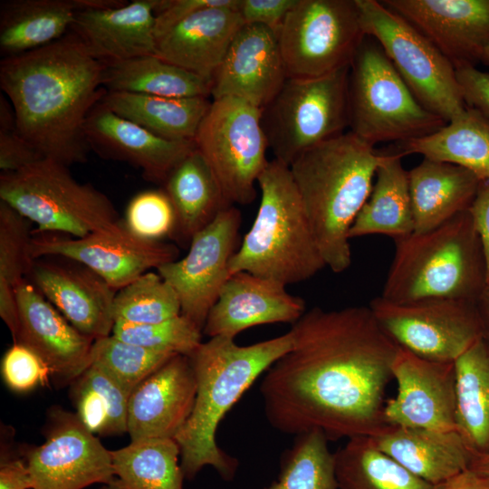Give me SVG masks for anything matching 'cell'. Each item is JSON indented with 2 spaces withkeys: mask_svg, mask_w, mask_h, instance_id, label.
Returning <instances> with one entry per match:
<instances>
[{
  "mask_svg": "<svg viewBox=\"0 0 489 489\" xmlns=\"http://www.w3.org/2000/svg\"><path fill=\"white\" fill-rule=\"evenodd\" d=\"M292 345L264 373V411L287 435L319 429L329 440L373 436L398 346L369 306L313 307L293 324Z\"/></svg>",
  "mask_w": 489,
  "mask_h": 489,
  "instance_id": "cell-1",
  "label": "cell"
},
{
  "mask_svg": "<svg viewBox=\"0 0 489 489\" xmlns=\"http://www.w3.org/2000/svg\"><path fill=\"white\" fill-rule=\"evenodd\" d=\"M104 67L72 31L1 60L0 87L13 106L17 129L44 158L67 167L87 161L84 124L107 92Z\"/></svg>",
  "mask_w": 489,
  "mask_h": 489,
  "instance_id": "cell-2",
  "label": "cell"
},
{
  "mask_svg": "<svg viewBox=\"0 0 489 489\" xmlns=\"http://www.w3.org/2000/svg\"><path fill=\"white\" fill-rule=\"evenodd\" d=\"M292 345L291 331L247 346L236 344L233 338L216 336L187 356L197 379V397L190 417L175 437L185 479L193 480L206 465L215 468L222 479H234L239 463L217 445L218 425L256 379Z\"/></svg>",
  "mask_w": 489,
  "mask_h": 489,
  "instance_id": "cell-3",
  "label": "cell"
},
{
  "mask_svg": "<svg viewBox=\"0 0 489 489\" xmlns=\"http://www.w3.org/2000/svg\"><path fill=\"white\" fill-rule=\"evenodd\" d=\"M382 158L348 131L309 148L289 166L321 254L334 273L351 264L349 232Z\"/></svg>",
  "mask_w": 489,
  "mask_h": 489,
  "instance_id": "cell-4",
  "label": "cell"
},
{
  "mask_svg": "<svg viewBox=\"0 0 489 489\" xmlns=\"http://www.w3.org/2000/svg\"><path fill=\"white\" fill-rule=\"evenodd\" d=\"M381 297L393 302L433 298L476 301L487 283L480 237L469 210L432 230L394 240Z\"/></svg>",
  "mask_w": 489,
  "mask_h": 489,
  "instance_id": "cell-5",
  "label": "cell"
},
{
  "mask_svg": "<svg viewBox=\"0 0 489 489\" xmlns=\"http://www.w3.org/2000/svg\"><path fill=\"white\" fill-rule=\"evenodd\" d=\"M256 216L229 264L284 285L306 281L326 266L288 166L273 159L260 175Z\"/></svg>",
  "mask_w": 489,
  "mask_h": 489,
  "instance_id": "cell-6",
  "label": "cell"
},
{
  "mask_svg": "<svg viewBox=\"0 0 489 489\" xmlns=\"http://www.w3.org/2000/svg\"><path fill=\"white\" fill-rule=\"evenodd\" d=\"M349 113L350 131L372 146L420 139L447 123L419 103L370 36L364 38L350 67Z\"/></svg>",
  "mask_w": 489,
  "mask_h": 489,
  "instance_id": "cell-7",
  "label": "cell"
},
{
  "mask_svg": "<svg viewBox=\"0 0 489 489\" xmlns=\"http://www.w3.org/2000/svg\"><path fill=\"white\" fill-rule=\"evenodd\" d=\"M0 200L43 233L84 237L120 220L104 193L77 181L69 167L51 158L1 173Z\"/></svg>",
  "mask_w": 489,
  "mask_h": 489,
  "instance_id": "cell-8",
  "label": "cell"
},
{
  "mask_svg": "<svg viewBox=\"0 0 489 489\" xmlns=\"http://www.w3.org/2000/svg\"><path fill=\"white\" fill-rule=\"evenodd\" d=\"M346 67L315 78L288 77L262 110V126L274 159L290 166L303 151L350 126Z\"/></svg>",
  "mask_w": 489,
  "mask_h": 489,
  "instance_id": "cell-9",
  "label": "cell"
},
{
  "mask_svg": "<svg viewBox=\"0 0 489 489\" xmlns=\"http://www.w3.org/2000/svg\"><path fill=\"white\" fill-rule=\"evenodd\" d=\"M356 2L365 34L379 43L419 103L446 122L459 116L467 106L446 57L381 1Z\"/></svg>",
  "mask_w": 489,
  "mask_h": 489,
  "instance_id": "cell-10",
  "label": "cell"
},
{
  "mask_svg": "<svg viewBox=\"0 0 489 489\" xmlns=\"http://www.w3.org/2000/svg\"><path fill=\"white\" fill-rule=\"evenodd\" d=\"M262 110L233 97L213 100L194 139L225 200L248 205L267 166Z\"/></svg>",
  "mask_w": 489,
  "mask_h": 489,
  "instance_id": "cell-11",
  "label": "cell"
},
{
  "mask_svg": "<svg viewBox=\"0 0 489 489\" xmlns=\"http://www.w3.org/2000/svg\"><path fill=\"white\" fill-rule=\"evenodd\" d=\"M366 36L356 0H297L278 33L287 76L315 78L350 67Z\"/></svg>",
  "mask_w": 489,
  "mask_h": 489,
  "instance_id": "cell-12",
  "label": "cell"
},
{
  "mask_svg": "<svg viewBox=\"0 0 489 489\" xmlns=\"http://www.w3.org/2000/svg\"><path fill=\"white\" fill-rule=\"evenodd\" d=\"M475 302L433 298L399 302L378 296L369 306L399 348L424 359L455 362L483 337Z\"/></svg>",
  "mask_w": 489,
  "mask_h": 489,
  "instance_id": "cell-13",
  "label": "cell"
},
{
  "mask_svg": "<svg viewBox=\"0 0 489 489\" xmlns=\"http://www.w3.org/2000/svg\"><path fill=\"white\" fill-rule=\"evenodd\" d=\"M34 259L60 256L78 262L120 290L140 275L178 259L177 245L132 233L123 219L84 237L34 230Z\"/></svg>",
  "mask_w": 489,
  "mask_h": 489,
  "instance_id": "cell-14",
  "label": "cell"
},
{
  "mask_svg": "<svg viewBox=\"0 0 489 489\" xmlns=\"http://www.w3.org/2000/svg\"><path fill=\"white\" fill-rule=\"evenodd\" d=\"M40 446L22 449L32 489H83L114 480L110 450L80 420L60 407L47 413Z\"/></svg>",
  "mask_w": 489,
  "mask_h": 489,
  "instance_id": "cell-15",
  "label": "cell"
},
{
  "mask_svg": "<svg viewBox=\"0 0 489 489\" xmlns=\"http://www.w3.org/2000/svg\"><path fill=\"white\" fill-rule=\"evenodd\" d=\"M241 212L231 206L190 241L181 259L161 265L157 273L177 292L181 314L204 329L207 315L231 275L229 264L239 247Z\"/></svg>",
  "mask_w": 489,
  "mask_h": 489,
  "instance_id": "cell-16",
  "label": "cell"
},
{
  "mask_svg": "<svg viewBox=\"0 0 489 489\" xmlns=\"http://www.w3.org/2000/svg\"><path fill=\"white\" fill-rule=\"evenodd\" d=\"M391 370L398 391L384 405L386 424L457 430L455 362L424 359L398 348Z\"/></svg>",
  "mask_w": 489,
  "mask_h": 489,
  "instance_id": "cell-17",
  "label": "cell"
},
{
  "mask_svg": "<svg viewBox=\"0 0 489 489\" xmlns=\"http://www.w3.org/2000/svg\"><path fill=\"white\" fill-rule=\"evenodd\" d=\"M42 294L82 334L111 335L117 290L87 266L60 256L34 259L30 273Z\"/></svg>",
  "mask_w": 489,
  "mask_h": 489,
  "instance_id": "cell-18",
  "label": "cell"
},
{
  "mask_svg": "<svg viewBox=\"0 0 489 489\" xmlns=\"http://www.w3.org/2000/svg\"><path fill=\"white\" fill-rule=\"evenodd\" d=\"M15 293L19 330L14 342L36 352L58 386L70 385L91 366L94 340L77 331L28 278Z\"/></svg>",
  "mask_w": 489,
  "mask_h": 489,
  "instance_id": "cell-19",
  "label": "cell"
},
{
  "mask_svg": "<svg viewBox=\"0 0 489 489\" xmlns=\"http://www.w3.org/2000/svg\"><path fill=\"white\" fill-rule=\"evenodd\" d=\"M446 57L454 68L481 62L489 44V0H383Z\"/></svg>",
  "mask_w": 489,
  "mask_h": 489,
  "instance_id": "cell-20",
  "label": "cell"
},
{
  "mask_svg": "<svg viewBox=\"0 0 489 489\" xmlns=\"http://www.w3.org/2000/svg\"><path fill=\"white\" fill-rule=\"evenodd\" d=\"M288 78L277 34L244 24L212 78L211 97H233L263 110Z\"/></svg>",
  "mask_w": 489,
  "mask_h": 489,
  "instance_id": "cell-21",
  "label": "cell"
},
{
  "mask_svg": "<svg viewBox=\"0 0 489 489\" xmlns=\"http://www.w3.org/2000/svg\"><path fill=\"white\" fill-rule=\"evenodd\" d=\"M197 383L189 358L176 354L132 391L127 433L131 441L174 438L193 411Z\"/></svg>",
  "mask_w": 489,
  "mask_h": 489,
  "instance_id": "cell-22",
  "label": "cell"
},
{
  "mask_svg": "<svg viewBox=\"0 0 489 489\" xmlns=\"http://www.w3.org/2000/svg\"><path fill=\"white\" fill-rule=\"evenodd\" d=\"M84 135L90 149L104 158L128 162L144 177L163 184L169 173L197 149L194 140H168L125 120L100 101L89 112Z\"/></svg>",
  "mask_w": 489,
  "mask_h": 489,
  "instance_id": "cell-23",
  "label": "cell"
},
{
  "mask_svg": "<svg viewBox=\"0 0 489 489\" xmlns=\"http://www.w3.org/2000/svg\"><path fill=\"white\" fill-rule=\"evenodd\" d=\"M302 298L286 285L246 272L232 273L210 310L203 332L208 337L233 338L263 324L296 322L305 312Z\"/></svg>",
  "mask_w": 489,
  "mask_h": 489,
  "instance_id": "cell-24",
  "label": "cell"
},
{
  "mask_svg": "<svg viewBox=\"0 0 489 489\" xmlns=\"http://www.w3.org/2000/svg\"><path fill=\"white\" fill-rule=\"evenodd\" d=\"M155 4L134 0L119 7L80 9L71 31L104 64L155 55Z\"/></svg>",
  "mask_w": 489,
  "mask_h": 489,
  "instance_id": "cell-25",
  "label": "cell"
},
{
  "mask_svg": "<svg viewBox=\"0 0 489 489\" xmlns=\"http://www.w3.org/2000/svg\"><path fill=\"white\" fill-rule=\"evenodd\" d=\"M244 24L235 8L201 9L158 36L155 55L212 82Z\"/></svg>",
  "mask_w": 489,
  "mask_h": 489,
  "instance_id": "cell-26",
  "label": "cell"
},
{
  "mask_svg": "<svg viewBox=\"0 0 489 489\" xmlns=\"http://www.w3.org/2000/svg\"><path fill=\"white\" fill-rule=\"evenodd\" d=\"M374 445L429 484H441L469 469L474 455L457 430L385 425L369 436Z\"/></svg>",
  "mask_w": 489,
  "mask_h": 489,
  "instance_id": "cell-27",
  "label": "cell"
},
{
  "mask_svg": "<svg viewBox=\"0 0 489 489\" xmlns=\"http://www.w3.org/2000/svg\"><path fill=\"white\" fill-rule=\"evenodd\" d=\"M408 174L417 233L469 210L482 181L463 167L426 158Z\"/></svg>",
  "mask_w": 489,
  "mask_h": 489,
  "instance_id": "cell-28",
  "label": "cell"
},
{
  "mask_svg": "<svg viewBox=\"0 0 489 489\" xmlns=\"http://www.w3.org/2000/svg\"><path fill=\"white\" fill-rule=\"evenodd\" d=\"M176 216L174 239L190 244L193 236L231 206L202 154L194 149L163 183Z\"/></svg>",
  "mask_w": 489,
  "mask_h": 489,
  "instance_id": "cell-29",
  "label": "cell"
},
{
  "mask_svg": "<svg viewBox=\"0 0 489 489\" xmlns=\"http://www.w3.org/2000/svg\"><path fill=\"white\" fill-rule=\"evenodd\" d=\"M398 151L384 154L370 195L354 220L350 239L384 235L398 239L415 231L408 174Z\"/></svg>",
  "mask_w": 489,
  "mask_h": 489,
  "instance_id": "cell-30",
  "label": "cell"
},
{
  "mask_svg": "<svg viewBox=\"0 0 489 489\" xmlns=\"http://www.w3.org/2000/svg\"><path fill=\"white\" fill-rule=\"evenodd\" d=\"M78 6L75 0H9L0 5L3 58L31 52L66 35Z\"/></svg>",
  "mask_w": 489,
  "mask_h": 489,
  "instance_id": "cell-31",
  "label": "cell"
},
{
  "mask_svg": "<svg viewBox=\"0 0 489 489\" xmlns=\"http://www.w3.org/2000/svg\"><path fill=\"white\" fill-rule=\"evenodd\" d=\"M101 102L118 116L168 140H194L209 110V97L168 98L108 91Z\"/></svg>",
  "mask_w": 489,
  "mask_h": 489,
  "instance_id": "cell-32",
  "label": "cell"
},
{
  "mask_svg": "<svg viewBox=\"0 0 489 489\" xmlns=\"http://www.w3.org/2000/svg\"><path fill=\"white\" fill-rule=\"evenodd\" d=\"M397 151L403 157L420 154L452 163L470 170L481 180L489 179V118L466 107L435 133L399 143Z\"/></svg>",
  "mask_w": 489,
  "mask_h": 489,
  "instance_id": "cell-33",
  "label": "cell"
},
{
  "mask_svg": "<svg viewBox=\"0 0 489 489\" xmlns=\"http://www.w3.org/2000/svg\"><path fill=\"white\" fill-rule=\"evenodd\" d=\"M456 424L475 456L489 454V342L477 340L455 361Z\"/></svg>",
  "mask_w": 489,
  "mask_h": 489,
  "instance_id": "cell-34",
  "label": "cell"
},
{
  "mask_svg": "<svg viewBox=\"0 0 489 489\" xmlns=\"http://www.w3.org/2000/svg\"><path fill=\"white\" fill-rule=\"evenodd\" d=\"M102 86L108 91L189 98L211 97L212 82L157 55L105 64Z\"/></svg>",
  "mask_w": 489,
  "mask_h": 489,
  "instance_id": "cell-35",
  "label": "cell"
},
{
  "mask_svg": "<svg viewBox=\"0 0 489 489\" xmlns=\"http://www.w3.org/2000/svg\"><path fill=\"white\" fill-rule=\"evenodd\" d=\"M110 454L114 480L101 489H183L180 448L174 438L131 441Z\"/></svg>",
  "mask_w": 489,
  "mask_h": 489,
  "instance_id": "cell-36",
  "label": "cell"
},
{
  "mask_svg": "<svg viewBox=\"0 0 489 489\" xmlns=\"http://www.w3.org/2000/svg\"><path fill=\"white\" fill-rule=\"evenodd\" d=\"M339 489H437L380 451L369 436H355L334 453Z\"/></svg>",
  "mask_w": 489,
  "mask_h": 489,
  "instance_id": "cell-37",
  "label": "cell"
},
{
  "mask_svg": "<svg viewBox=\"0 0 489 489\" xmlns=\"http://www.w3.org/2000/svg\"><path fill=\"white\" fill-rule=\"evenodd\" d=\"M75 414L94 435L127 433L129 396L105 372L91 365L70 384Z\"/></svg>",
  "mask_w": 489,
  "mask_h": 489,
  "instance_id": "cell-38",
  "label": "cell"
},
{
  "mask_svg": "<svg viewBox=\"0 0 489 489\" xmlns=\"http://www.w3.org/2000/svg\"><path fill=\"white\" fill-rule=\"evenodd\" d=\"M328 441L319 429L295 436L283 454L277 480L264 489H339Z\"/></svg>",
  "mask_w": 489,
  "mask_h": 489,
  "instance_id": "cell-39",
  "label": "cell"
},
{
  "mask_svg": "<svg viewBox=\"0 0 489 489\" xmlns=\"http://www.w3.org/2000/svg\"><path fill=\"white\" fill-rule=\"evenodd\" d=\"M180 314L177 292L158 273L151 271L118 290L113 302L115 321L156 323Z\"/></svg>",
  "mask_w": 489,
  "mask_h": 489,
  "instance_id": "cell-40",
  "label": "cell"
},
{
  "mask_svg": "<svg viewBox=\"0 0 489 489\" xmlns=\"http://www.w3.org/2000/svg\"><path fill=\"white\" fill-rule=\"evenodd\" d=\"M174 355L109 335L93 341L91 365L105 372L129 397L139 383Z\"/></svg>",
  "mask_w": 489,
  "mask_h": 489,
  "instance_id": "cell-41",
  "label": "cell"
},
{
  "mask_svg": "<svg viewBox=\"0 0 489 489\" xmlns=\"http://www.w3.org/2000/svg\"><path fill=\"white\" fill-rule=\"evenodd\" d=\"M202 330L180 314L156 323L116 321L111 335L147 349L190 355L202 343Z\"/></svg>",
  "mask_w": 489,
  "mask_h": 489,
  "instance_id": "cell-42",
  "label": "cell"
},
{
  "mask_svg": "<svg viewBox=\"0 0 489 489\" xmlns=\"http://www.w3.org/2000/svg\"><path fill=\"white\" fill-rule=\"evenodd\" d=\"M31 222L0 200V284L15 288L26 278L34 259Z\"/></svg>",
  "mask_w": 489,
  "mask_h": 489,
  "instance_id": "cell-43",
  "label": "cell"
},
{
  "mask_svg": "<svg viewBox=\"0 0 489 489\" xmlns=\"http://www.w3.org/2000/svg\"><path fill=\"white\" fill-rule=\"evenodd\" d=\"M123 220L132 233L148 240L163 241L175 235V211L163 189L146 190L134 196Z\"/></svg>",
  "mask_w": 489,
  "mask_h": 489,
  "instance_id": "cell-44",
  "label": "cell"
},
{
  "mask_svg": "<svg viewBox=\"0 0 489 489\" xmlns=\"http://www.w3.org/2000/svg\"><path fill=\"white\" fill-rule=\"evenodd\" d=\"M1 375L9 389L26 393L49 383L52 370L47 363L27 346L14 342L1 360Z\"/></svg>",
  "mask_w": 489,
  "mask_h": 489,
  "instance_id": "cell-45",
  "label": "cell"
},
{
  "mask_svg": "<svg viewBox=\"0 0 489 489\" xmlns=\"http://www.w3.org/2000/svg\"><path fill=\"white\" fill-rule=\"evenodd\" d=\"M239 4L240 0H156V39L197 11L218 6L238 10Z\"/></svg>",
  "mask_w": 489,
  "mask_h": 489,
  "instance_id": "cell-46",
  "label": "cell"
},
{
  "mask_svg": "<svg viewBox=\"0 0 489 489\" xmlns=\"http://www.w3.org/2000/svg\"><path fill=\"white\" fill-rule=\"evenodd\" d=\"M44 158L18 131L17 127L0 129L1 173L17 171Z\"/></svg>",
  "mask_w": 489,
  "mask_h": 489,
  "instance_id": "cell-47",
  "label": "cell"
},
{
  "mask_svg": "<svg viewBox=\"0 0 489 489\" xmlns=\"http://www.w3.org/2000/svg\"><path fill=\"white\" fill-rule=\"evenodd\" d=\"M297 0H240L238 12L244 24H261L277 36L282 24Z\"/></svg>",
  "mask_w": 489,
  "mask_h": 489,
  "instance_id": "cell-48",
  "label": "cell"
},
{
  "mask_svg": "<svg viewBox=\"0 0 489 489\" xmlns=\"http://www.w3.org/2000/svg\"><path fill=\"white\" fill-rule=\"evenodd\" d=\"M455 74L466 106L489 118V72L466 66L456 69Z\"/></svg>",
  "mask_w": 489,
  "mask_h": 489,
  "instance_id": "cell-49",
  "label": "cell"
},
{
  "mask_svg": "<svg viewBox=\"0 0 489 489\" xmlns=\"http://www.w3.org/2000/svg\"><path fill=\"white\" fill-rule=\"evenodd\" d=\"M475 227L481 240L489 282V179L482 180L469 208Z\"/></svg>",
  "mask_w": 489,
  "mask_h": 489,
  "instance_id": "cell-50",
  "label": "cell"
},
{
  "mask_svg": "<svg viewBox=\"0 0 489 489\" xmlns=\"http://www.w3.org/2000/svg\"><path fill=\"white\" fill-rule=\"evenodd\" d=\"M0 463V489L33 488L29 468L23 457L12 455L2 447Z\"/></svg>",
  "mask_w": 489,
  "mask_h": 489,
  "instance_id": "cell-51",
  "label": "cell"
},
{
  "mask_svg": "<svg viewBox=\"0 0 489 489\" xmlns=\"http://www.w3.org/2000/svg\"><path fill=\"white\" fill-rule=\"evenodd\" d=\"M437 489H489V479L467 469L438 484Z\"/></svg>",
  "mask_w": 489,
  "mask_h": 489,
  "instance_id": "cell-52",
  "label": "cell"
},
{
  "mask_svg": "<svg viewBox=\"0 0 489 489\" xmlns=\"http://www.w3.org/2000/svg\"><path fill=\"white\" fill-rule=\"evenodd\" d=\"M475 303L483 329V337L489 342V282Z\"/></svg>",
  "mask_w": 489,
  "mask_h": 489,
  "instance_id": "cell-53",
  "label": "cell"
},
{
  "mask_svg": "<svg viewBox=\"0 0 489 489\" xmlns=\"http://www.w3.org/2000/svg\"><path fill=\"white\" fill-rule=\"evenodd\" d=\"M469 469L489 479V454L474 457Z\"/></svg>",
  "mask_w": 489,
  "mask_h": 489,
  "instance_id": "cell-54",
  "label": "cell"
},
{
  "mask_svg": "<svg viewBox=\"0 0 489 489\" xmlns=\"http://www.w3.org/2000/svg\"><path fill=\"white\" fill-rule=\"evenodd\" d=\"M481 62L484 63V65L489 66V44L485 47L483 53Z\"/></svg>",
  "mask_w": 489,
  "mask_h": 489,
  "instance_id": "cell-55",
  "label": "cell"
}]
</instances>
